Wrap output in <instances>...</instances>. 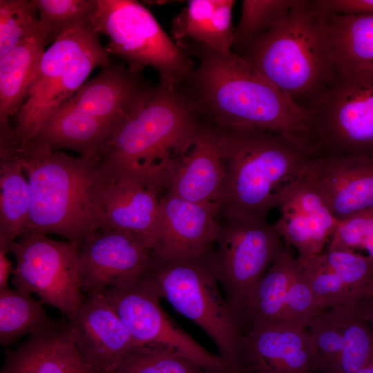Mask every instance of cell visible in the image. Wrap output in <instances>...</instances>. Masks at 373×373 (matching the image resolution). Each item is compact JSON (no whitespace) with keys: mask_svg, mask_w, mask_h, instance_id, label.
Here are the masks:
<instances>
[{"mask_svg":"<svg viewBox=\"0 0 373 373\" xmlns=\"http://www.w3.org/2000/svg\"><path fill=\"white\" fill-rule=\"evenodd\" d=\"M178 46L198 60L179 86L204 121L280 134L316 153L313 111L296 106L233 52L222 55L193 42Z\"/></svg>","mask_w":373,"mask_h":373,"instance_id":"cell-1","label":"cell"},{"mask_svg":"<svg viewBox=\"0 0 373 373\" xmlns=\"http://www.w3.org/2000/svg\"><path fill=\"white\" fill-rule=\"evenodd\" d=\"M18 154L30 197L22 235L55 233L81 242L103 227L102 169L96 157L73 156L35 141L19 148Z\"/></svg>","mask_w":373,"mask_h":373,"instance_id":"cell-2","label":"cell"},{"mask_svg":"<svg viewBox=\"0 0 373 373\" xmlns=\"http://www.w3.org/2000/svg\"><path fill=\"white\" fill-rule=\"evenodd\" d=\"M235 54L308 111L340 74L324 14L315 0H294L278 24Z\"/></svg>","mask_w":373,"mask_h":373,"instance_id":"cell-3","label":"cell"},{"mask_svg":"<svg viewBox=\"0 0 373 373\" xmlns=\"http://www.w3.org/2000/svg\"><path fill=\"white\" fill-rule=\"evenodd\" d=\"M214 126L225 171L216 203L219 216L267 220L283 191L300 176L311 153L280 134L249 127Z\"/></svg>","mask_w":373,"mask_h":373,"instance_id":"cell-4","label":"cell"},{"mask_svg":"<svg viewBox=\"0 0 373 373\" xmlns=\"http://www.w3.org/2000/svg\"><path fill=\"white\" fill-rule=\"evenodd\" d=\"M203 120L180 86L149 85L96 158L164 183Z\"/></svg>","mask_w":373,"mask_h":373,"instance_id":"cell-5","label":"cell"},{"mask_svg":"<svg viewBox=\"0 0 373 373\" xmlns=\"http://www.w3.org/2000/svg\"><path fill=\"white\" fill-rule=\"evenodd\" d=\"M149 85L141 73L110 63L57 109L32 141L96 157Z\"/></svg>","mask_w":373,"mask_h":373,"instance_id":"cell-6","label":"cell"},{"mask_svg":"<svg viewBox=\"0 0 373 373\" xmlns=\"http://www.w3.org/2000/svg\"><path fill=\"white\" fill-rule=\"evenodd\" d=\"M143 276L161 298L209 335L221 357L249 372L240 361V320L221 292L209 254L170 259L151 252Z\"/></svg>","mask_w":373,"mask_h":373,"instance_id":"cell-7","label":"cell"},{"mask_svg":"<svg viewBox=\"0 0 373 373\" xmlns=\"http://www.w3.org/2000/svg\"><path fill=\"white\" fill-rule=\"evenodd\" d=\"M98 35L90 22L78 25L60 35L45 50L25 101L13 117L10 138L18 148L38 135L95 68L111 63Z\"/></svg>","mask_w":373,"mask_h":373,"instance_id":"cell-8","label":"cell"},{"mask_svg":"<svg viewBox=\"0 0 373 373\" xmlns=\"http://www.w3.org/2000/svg\"><path fill=\"white\" fill-rule=\"evenodd\" d=\"M90 23L98 35L108 37L107 52L124 60L133 73L151 66L160 83L178 87L195 68L190 56L137 1L97 0Z\"/></svg>","mask_w":373,"mask_h":373,"instance_id":"cell-9","label":"cell"},{"mask_svg":"<svg viewBox=\"0 0 373 373\" xmlns=\"http://www.w3.org/2000/svg\"><path fill=\"white\" fill-rule=\"evenodd\" d=\"M219 220L209 260L227 300L238 316L251 289L286 247L275 224L267 220L225 216Z\"/></svg>","mask_w":373,"mask_h":373,"instance_id":"cell-10","label":"cell"},{"mask_svg":"<svg viewBox=\"0 0 373 373\" xmlns=\"http://www.w3.org/2000/svg\"><path fill=\"white\" fill-rule=\"evenodd\" d=\"M100 295L140 345L178 354L211 373H248L207 350L176 324L163 310L161 298L144 276L108 288Z\"/></svg>","mask_w":373,"mask_h":373,"instance_id":"cell-11","label":"cell"},{"mask_svg":"<svg viewBox=\"0 0 373 373\" xmlns=\"http://www.w3.org/2000/svg\"><path fill=\"white\" fill-rule=\"evenodd\" d=\"M312 111L318 156L373 154V68L340 73Z\"/></svg>","mask_w":373,"mask_h":373,"instance_id":"cell-12","label":"cell"},{"mask_svg":"<svg viewBox=\"0 0 373 373\" xmlns=\"http://www.w3.org/2000/svg\"><path fill=\"white\" fill-rule=\"evenodd\" d=\"M79 245L44 234L21 236L8 247L16 260L12 278L15 289L37 294L73 318L86 298L79 278Z\"/></svg>","mask_w":373,"mask_h":373,"instance_id":"cell-13","label":"cell"},{"mask_svg":"<svg viewBox=\"0 0 373 373\" xmlns=\"http://www.w3.org/2000/svg\"><path fill=\"white\" fill-rule=\"evenodd\" d=\"M99 162L102 169V228L133 233L152 249L161 199L166 192L164 184L132 169Z\"/></svg>","mask_w":373,"mask_h":373,"instance_id":"cell-14","label":"cell"},{"mask_svg":"<svg viewBox=\"0 0 373 373\" xmlns=\"http://www.w3.org/2000/svg\"><path fill=\"white\" fill-rule=\"evenodd\" d=\"M152 249L129 232L102 228L79 245V271L87 296L133 282L144 273Z\"/></svg>","mask_w":373,"mask_h":373,"instance_id":"cell-15","label":"cell"},{"mask_svg":"<svg viewBox=\"0 0 373 373\" xmlns=\"http://www.w3.org/2000/svg\"><path fill=\"white\" fill-rule=\"evenodd\" d=\"M68 328L83 360L93 373H117L144 346L137 343L100 295L87 296Z\"/></svg>","mask_w":373,"mask_h":373,"instance_id":"cell-16","label":"cell"},{"mask_svg":"<svg viewBox=\"0 0 373 373\" xmlns=\"http://www.w3.org/2000/svg\"><path fill=\"white\" fill-rule=\"evenodd\" d=\"M240 361L250 373H308L320 368L307 328L283 321L249 326L242 334Z\"/></svg>","mask_w":373,"mask_h":373,"instance_id":"cell-17","label":"cell"},{"mask_svg":"<svg viewBox=\"0 0 373 373\" xmlns=\"http://www.w3.org/2000/svg\"><path fill=\"white\" fill-rule=\"evenodd\" d=\"M219 228L216 204L191 202L166 192L160 202L152 252L170 259L207 256Z\"/></svg>","mask_w":373,"mask_h":373,"instance_id":"cell-18","label":"cell"},{"mask_svg":"<svg viewBox=\"0 0 373 373\" xmlns=\"http://www.w3.org/2000/svg\"><path fill=\"white\" fill-rule=\"evenodd\" d=\"M301 175L338 222L373 208V154L311 157Z\"/></svg>","mask_w":373,"mask_h":373,"instance_id":"cell-19","label":"cell"},{"mask_svg":"<svg viewBox=\"0 0 373 373\" xmlns=\"http://www.w3.org/2000/svg\"><path fill=\"white\" fill-rule=\"evenodd\" d=\"M281 216L275 223L283 239L308 258L322 253L338 221L320 191L302 175L279 196Z\"/></svg>","mask_w":373,"mask_h":373,"instance_id":"cell-20","label":"cell"},{"mask_svg":"<svg viewBox=\"0 0 373 373\" xmlns=\"http://www.w3.org/2000/svg\"><path fill=\"white\" fill-rule=\"evenodd\" d=\"M224 175L217 130L203 120L191 144L173 162L166 192L191 202L216 204Z\"/></svg>","mask_w":373,"mask_h":373,"instance_id":"cell-21","label":"cell"},{"mask_svg":"<svg viewBox=\"0 0 373 373\" xmlns=\"http://www.w3.org/2000/svg\"><path fill=\"white\" fill-rule=\"evenodd\" d=\"M7 373H93L80 355L68 323L56 322L7 353Z\"/></svg>","mask_w":373,"mask_h":373,"instance_id":"cell-22","label":"cell"},{"mask_svg":"<svg viewBox=\"0 0 373 373\" xmlns=\"http://www.w3.org/2000/svg\"><path fill=\"white\" fill-rule=\"evenodd\" d=\"M233 0H190L173 19L172 33L177 45L193 42L222 55L233 52L235 27Z\"/></svg>","mask_w":373,"mask_h":373,"instance_id":"cell-23","label":"cell"},{"mask_svg":"<svg viewBox=\"0 0 373 373\" xmlns=\"http://www.w3.org/2000/svg\"><path fill=\"white\" fill-rule=\"evenodd\" d=\"M48 44L39 27L0 57V131L11 127L37 73Z\"/></svg>","mask_w":373,"mask_h":373,"instance_id":"cell-24","label":"cell"},{"mask_svg":"<svg viewBox=\"0 0 373 373\" xmlns=\"http://www.w3.org/2000/svg\"><path fill=\"white\" fill-rule=\"evenodd\" d=\"M23 171L18 149L0 143V248L7 251L22 235L29 216L30 190Z\"/></svg>","mask_w":373,"mask_h":373,"instance_id":"cell-25","label":"cell"},{"mask_svg":"<svg viewBox=\"0 0 373 373\" xmlns=\"http://www.w3.org/2000/svg\"><path fill=\"white\" fill-rule=\"evenodd\" d=\"M298 267L297 258L286 248L249 291L238 315L241 327L281 321L286 295Z\"/></svg>","mask_w":373,"mask_h":373,"instance_id":"cell-26","label":"cell"},{"mask_svg":"<svg viewBox=\"0 0 373 373\" xmlns=\"http://www.w3.org/2000/svg\"><path fill=\"white\" fill-rule=\"evenodd\" d=\"M323 13L339 72L373 68V15Z\"/></svg>","mask_w":373,"mask_h":373,"instance_id":"cell-27","label":"cell"},{"mask_svg":"<svg viewBox=\"0 0 373 373\" xmlns=\"http://www.w3.org/2000/svg\"><path fill=\"white\" fill-rule=\"evenodd\" d=\"M52 320L32 294L9 287L0 289V343L12 344L24 335L51 327Z\"/></svg>","mask_w":373,"mask_h":373,"instance_id":"cell-28","label":"cell"},{"mask_svg":"<svg viewBox=\"0 0 373 373\" xmlns=\"http://www.w3.org/2000/svg\"><path fill=\"white\" fill-rule=\"evenodd\" d=\"M341 333V349L332 373H354L373 354V329L354 311L352 302L335 307Z\"/></svg>","mask_w":373,"mask_h":373,"instance_id":"cell-29","label":"cell"},{"mask_svg":"<svg viewBox=\"0 0 373 373\" xmlns=\"http://www.w3.org/2000/svg\"><path fill=\"white\" fill-rule=\"evenodd\" d=\"M294 2V0H243L240 20L234 30L233 52H237L278 24Z\"/></svg>","mask_w":373,"mask_h":373,"instance_id":"cell-30","label":"cell"},{"mask_svg":"<svg viewBox=\"0 0 373 373\" xmlns=\"http://www.w3.org/2000/svg\"><path fill=\"white\" fill-rule=\"evenodd\" d=\"M39 27L47 42H53L67 30L89 23L97 0H33Z\"/></svg>","mask_w":373,"mask_h":373,"instance_id":"cell-31","label":"cell"},{"mask_svg":"<svg viewBox=\"0 0 373 373\" xmlns=\"http://www.w3.org/2000/svg\"><path fill=\"white\" fill-rule=\"evenodd\" d=\"M297 259L322 309L343 305L357 298V295L325 265L320 254Z\"/></svg>","mask_w":373,"mask_h":373,"instance_id":"cell-32","label":"cell"},{"mask_svg":"<svg viewBox=\"0 0 373 373\" xmlns=\"http://www.w3.org/2000/svg\"><path fill=\"white\" fill-rule=\"evenodd\" d=\"M39 26L33 0H0V57Z\"/></svg>","mask_w":373,"mask_h":373,"instance_id":"cell-33","label":"cell"},{"mask_svg":"<svg viewBox=\"0 0 373 373\" xmlns=\"http://www.w3.org/2000/svg\"><path fill=\"white\" fill-rule=\"evenodd\" d=\"M117 373H211L171 352L143 347L129 356Z\"/></svg>","mask_w":373,"mask_h":373,"instance_id":"cell-34","label":"cell"},{"mask_svg":"<svg viewBox=\"0 0 373 373\" xmlns=\"http://www.w3.org/2000/svg\"><path fill=\"white\" fill-rule=\"evenodd\" d=\"M320 256L357 298L373 280V260L367 256L351 250H327Z\"/></svg>","mask_w":373,"mask_h":373,"instance_id":"cell-35","label":"cell"},{"mask_svg":"<svg viewBox=\"0 0 373 373\" xmlns=\"http://www.w3.org/2000/svg\"><path fill=\"white\" fill-rule=\"evenodd\" d=\"M307 329L317 352L320 368L332 373L341 349L342 333L336 307L322 310Z\"/></svg>","mask_w":373,"mask_h":373,"instance_id":"cell-36","label":"cell"},{"mask_svg":"<svg viewBox=\"0 0 373 373\" xmlns=\"http://www.w3.org/2000/svg\"><path fill=\"white\" fill-rule=\"evenodd\" d=\"M328 250H351L373 260V208L338 222Z\"/></svg>","mask_w":373,"mask_h":373,"instance_id":"cell-37","label":"cell"},{"mask_svg":"<svg viewBox=\"0 0 373 373\" xmlns=\"http://www.w3.org/2000/svg\"><path fill=\"white\" fill-rule=\"evenodd\" d=\"M322 310L299 262L298 269L286 295L281 321L307 328L313 318Z\"/></svg>","mask_w":373,"mask_h":373,"instance_id":"cell-38","label":"cell"},{"mask_svg":"<svg viewBox=\"0 0 373 373\" xmlns=\"http://www.w3.org/2000/svg\"><path fill=\"white\" fill-rule=\"evenodd\" d=\"M323 12L341 15H373V0H315Z\"/></svg>","mask_w":373,"mask_h":373,"instance_id":"cell-39","label":"cell"},{"mask_svg":"<svg viewBox=\"0 0 373 373\" xmlns=\"http://www.w3.org/2000/svg\"><path fill=\"white\" fill-rule=\"evenodd\" d=\"M352 305L356 313L373 329V280Z\"/></svg>","mask_w":373,"mask_h":373,"instance_id":"cell-40","label":"cell"},{"mask_svg":"<svg viewBox=\"0 0 373 373\" xmlns=\"http://www.w3.org/2000/svg\"><path fill=\"white\" fill-rule=\"evenodd\" d=\"M8 252L6 249L0 248V289L8 287V279L15 269L12 262L7 257Z\"/></svg>","mask_w":373,"mask_h":373,"instance_id":"cell-41","label":"cell"},{"mask_svg":"<svg viewBox=\"0 0 373 373\" xmlns=\"http://www.w3.org/2000/svg\"><path fill=\"white\" fill-rule=\"evenodd\" d=\"M354 373H373V354L367 363Z\"/></svg>","mask_w":373,"mask_h":373,"instance_id":"cell-42","label":"cell"},{"mask_svg":"<svg viewBox=\"0 0 373 373\" xmlns=\"http://www.w3.org/2000/svg\"><path fill=\"white\" fill-rule=\"evenodd\" d=\"M1 373H7V372H6L5 371L2 370V371H1Z\"/></svg>","mask_w":373,"mask_h":373,"instance_id":"cell-43","label":"cell"}]
</instances>
